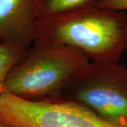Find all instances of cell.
<instances>
[{
	"label": "cell",
	"instance_id": "6da1fadb",
	"mask_svg": "<svg viewBox=\"0 0 127 127\" xmlns=\"http://www.w3.org/2000/svg\"><path fill=\"white\" fill-rule=\"evenodd\" d=\"M37 40L73 47L91 62L114 63L127 44V13L93 6L40 18Z\"/></svg>",
	"mask_w": 127,
	"mask_h": 127
},
{
	"label": "cell",
	"instance_id": "7a4b0ae2",
	"mask_svg": "<svg viewBox=\"0 0 127 127\" xmlns=\"http://www.w3.org/2000/svg\"><path fill=\"white\" fill-rule=\"evenodd\" d=\"M90 62L73 47L37 40L10 70L4 91L32 101L59 98L64 88Z\"/></svg>",
	"mask_w": 127,
	"mask_h": 127
},
{
	"label": "cell",
	"instance_id": "3957f363",
	"mask_svg": "<svg viewBox=\"0 0 127 127\" xmlns=\"http://www.w3.org/2000/svg\"><path fill=\"white\" fill-rule=\"evenodd\" d=\"M59 98L127 127V71L114 63L90 62L64 88Z\"/></svg>",
	"mask_w": 127,
	"mask_h": 127
},
{
	"label": "cell",
	"instance_id": "277c9868",
	"mask_svg": "<svg viewBox=\"0 0 127 127\" xmlns=\"http://www.w3.org/2000/svg\"><path fill=\"white\" fill-rule=\"evenodd\" d=\"M0 124L9 127H127L72 102L25 100L5 91L0 96Z\"/></svg>",
	"mask_w": 127,
	"mask_h": 127
},
{
	"label": "cell",
	"instance_id": "5b68a950",
	"mask_svg": "<svg viewBox=\"0 0 127 127\" xmlns=\"http://www.w3.org/2000/svg\"><path fill=\"white\" fill-rule=\"evenodd\" d=\"M36 0H0V41L28 50L36 40Z\"/></svg>",
	"mask_w": 127,
	"mask_h": 127
},
{
	"label": "cell",
	"instance_id": "8992f818",
	"mask_svg": "<svg viewBox=\"0 0 127 127\" xmlns=\"http://www.w3.org/2000/svg\"><path fill=\"white\" fill-rule=\"evenodd\" d=\"M103 0H36L39 19L78 9L99 6Z\"/></svg>",
	"mask_w": 127,
	"mask_h": 127
},
{
	"label": "cell",
	"instance_id": "52a82bcc",
	"mask_svg": "<svg viewBox=\"0 0 127 127\" xmlns=\"http://www.w3.org/2000/svg\"><path fill=\"white\" fill-rule=\"evenodd\" d=\"M24 50L11 44L0 43V96L4 91V83L7 75L23 55Z\"/></svg>",
	"mask_w": 127,
	"mask_h": 127
},
{
	"label": "cell",
	"instance_id": "ba28073f",
	"mask_svg": "<svg viewBox=\"0 0 127 127\" xmlns=\"http://www.w3.org/2000/svg\"><path fill=\"white\" fill-rule=\"evenodd\" d=\"M99 6L127 12V0H103Z\"/></svg>",
	"mask_w": 127,
	"mask_h": 127
},
{
	"label": "cell",
	"instance_id": "9c48e42d",
	"mask_svg": "<svg viewBox=\"0 0 127 127\" xmlns=\"http://www.w3.org/2000/svg\"><path fill=\"white\" fill-rule=\"evenodd\" d=\"M0 127H6V126H4V125H3V124H0Z\"/></svg>",
	"mask_w": 127,
	"mask_h": 127
},
{
	"label": "cell",
	"instance_id": "30bf717a",
	"mask_svg": "<svg viewBox=\"0 0 127 127\" xmlns=\"http://www.w3.org/2000/svg\"><path fill=\"white\" fill-rule=\"evenodd\" d=\"M0 43H1V41H0Z\"/></svg>",
	"mask_w": 127,
	"mask_h": 127
}]
</instances>
